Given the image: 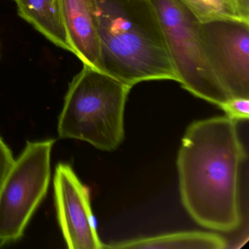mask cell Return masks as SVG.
<instances>
[{
  "mask_svg": "<svg viewBox=\"0 0 249 249\" xmlns=\"http://www.w3.org/2000/svg\"><path fill=\"white\" fill-rule=\"evenodd\" d=\"M246 157L237 122L217 116L191 124L177 158L185 209L199 225L230 232L241 222L240 168Z\"/></svg>",
  "mask_w": 249,
  "mask_h": 249,
  "instance_id": "cell-1",
  "label": "cell"
},
{
  "mask_svg": "<svg viewBox=\"0 0 249 249\" xmlns=\"http://www.w3.org/2000/svg\"><path fill=\"white\" fill-rule=\"evenodd\" d=\"M222 236L207 231H180L104 245L106 249H224Z\"/></svg>",
  "mask_w": 249,
  "mask_h": 249,
  "instance_id": "cell-10",
  "label": "cell"
},
{
  "mask_svg": "<svg viewBox=\"0 0 249 249\" xmlns=\"http://www.w3.org/2000/svg\"><path fill=\"white\" fill-rule=\"evenodd\" d=\"M226 116L235 122L247 121L249 117V98L231 97L220 107Z\"/></svg>",
  "mask_w": 249,
  "mask_h": 249,
  "instance_id": "cell-12",
  "label": "cell"
},
{
  "mask_svg": "<svg viewBox=\"0 0 249 249\" xmlns=\"http://www.w3.org/2000/svg\"><path fill=\"white\" fill-rule=\"evenodd\" d=\"M20 17L52 43L72 53L62 20L60 0H14Z\"/></svg>",
  "mask_w": 249,
  "mask_h": 249,
  "instance_id": "cell-9",
  "label": "cell"
},
{
  "mask_svg": "<svg viewBox=\"0 0 249 249\" xmlns=\"http://www.w3.org/2000/svg\"><path fill=\"white\" fill-rule=\"evenodd\" d=\"M210 65L231 97L249 98V21L220 17L201 21Z\"/></svg>",
  "mask_w": 249,
  "mask_h": 249,
  "instance_id": "cell-6",
  "label": "cell"
},
{
  "mask_svg": "<svg viewBox=\"0 0 249 249\" xmlns=\"http://www.w3.org/2000/svg\"><path fill=\"white\" fill-rule=\"evenodd\" d=\"M100 69L132 87L178 82L157 11L149 0H95Z\"/></svg>",
  "mask_w": 249,
  "mask_h": 249,
  "instance_id": "cell-2",
  "label": "cell"
},
{
  "mask_svg": "<svg viewBox=\"0 0 249 249\" xmlns=\"http://www.w3.org/2000/svg\"><path fill=\"white\" fill-rule=\"evenodd\" d=\"M53 185L58 221L68 249H104L94 224L89 192L71 165L56 166Z\"/></svg>",
  "mask_w": 249,
  "mask_h": 249,
  "instance_id": "cell-7",
  "label": "cell"
},
{
  "mask_svg": "<svg viewBox=\"0 0 249 249\" xmlns=\"http://www.w3.org/2000/svg\"><path fill=\"white\" fill-rule=\"evenodd\" d=\"M14 161L15 160L11 150L0 137V187L12 167Z\"/></svg>",
  "mask_w": 249,
  "mask_h": 249,
  "instance_id": "cell-13",
  "label": "cell"
},
{
  "mask_svg": "<svg viewBox=\"0 0 249 249\" xmlns=\"http://www.w3.org/2000/svg\"><path fill=\"white\" fill-rule=\"evenodd\" d=\"M68 41L83 65L100 69L95 0H60Z\"/></svg>",
  "mask_w": 249,
  "mask_h": 249,
  "instance_id": "cell-8",
  "label": "cell"
},
{
  "mask_svg": "<svg viewBox=\"0 0 249 249\" xmlns=\"http://www.w3.org/2000/svg\"><path fill=\"white\" fill-rule=\"evenodd\" d=\"M131 89L106 72L84 65L68 87L58 122L59 136L114 151L124 137L125 106Z\"/></svg>",
  "mask_w": 249,
  "mask_h": 249,
  "instance_id": "cell-3",
  "label": "cell"
},
{
  "mask_svg": "<svg viewBox=\"0 0 249 249\" xmlns=\"http://www.w3.org/2000/svg\"><path fill=\"white\" fill-rule=\"evenodd\" d=\"M240 18L249 21V0H234Z\"/></svg>",
  "mask_w": 249,
  "mask_h": 249,
  "instance_id": "cell-14",
  "label": "cell"
},
{
  "mask_svg": "<svg viewBox=\"0 0 249 249\" xmlns=\"http://www.w3.org/2000/svg\"><path fill=\"white\" fill-rule=\"evenodd\" d=\"M201 21L232 17L240 18L234 0H182Z\"/></svg>",
  "mask_w": 249,
  "mask_h": 249,
  "instance_id": "cell-11",
  "label": "cell"
},
{
  "mask_svg": "<svg viewBox=\"0 0 249 249\" xmlns=\"http://www.w3.org/2000/svg\"><path fill=\"white\" fill-rule=\"evenodd\" d=\"M54 140L27 142L0 187V245L18 240L47 193Z\"/></svg>",
  "mask_w": 249,
  "mask_h": 249,
  "instance_id": "cell-5",
  "label": "cell"
},
{
  "mask_svg": "<svg viewBox=\"0 0 249 249\" xmlns=\"http://www.w3.org/2000/svg\"><path fill=\"white\" fill-rule=\"evenodd\" d=\"M160 18L178 83L195 97L221 107L231 96L208 62L201 20L182 0H149Z\"/></svg>",
  "mask_w": 249,
  "mask_h": 249,
  "instance_id": "cell-4",
  "label": "cell"
}]
</instances>
